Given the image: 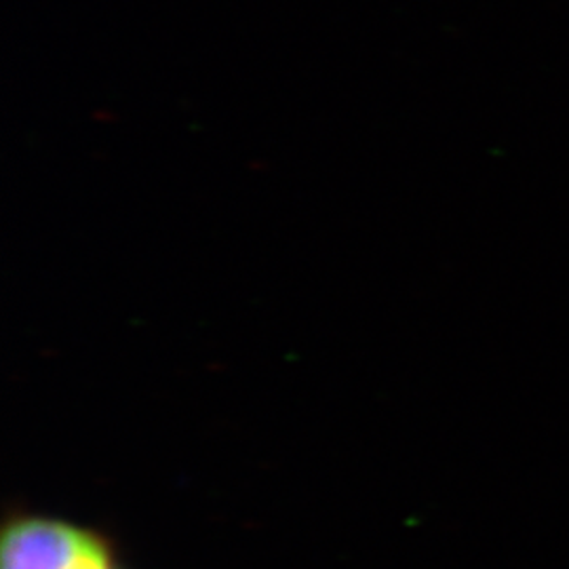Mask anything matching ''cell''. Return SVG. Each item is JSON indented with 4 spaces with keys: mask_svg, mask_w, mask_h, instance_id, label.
<instances>
[{
    "mask_svg": "<svg viewBox=\"0 0 569 569\" xmlns=\"http://www.w3.org/2000/svg\"><path fill=\"white\" fill-rule=\"evenodd\" d=\"M70 569H114L108 550L103 547L102 540H93V545L82 552L79 561Z\"/></svg>",
    "mask_w": 569,
    "mask_h": 569,
    "instance_id": "obj_2",
    "label": "cell"
},
{
    "mask_svg": "<svg viewBox=\"0 0 569 569\" xmlns=\"http://www.w3.org/2000/svg\"><path fill=\"white\" fill-rule=\"evenodd\" d=\"M93 540L60 521L21 519L4 531L2 569H70Z\"/></svg>",
    "mask_w": 569,
    "mask_h": 569,
    "instance_id": "obj_1",
    "label": "cell"
}]
</instances>
